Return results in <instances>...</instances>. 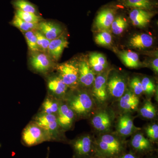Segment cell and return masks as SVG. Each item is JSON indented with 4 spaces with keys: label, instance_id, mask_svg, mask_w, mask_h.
<instances>
[{
    "label": "cell",
    "instance_id": "obj_24",
    "mask_svg": "<svg viewBox=\"0 0 158 158\" xmlns=\"http://www.w3.org/2000/svg\"><path fill=\"white\" fill-rule=\"evenodd\" d=\"M131 144L134 149L138 151H145L151 148V143L149 139L145 138L143 134L138 133L134 135Z\"/></svg>",
    "mask_w": 158,
    "mask_h": 158
},
{
    "label": "cell",
    "instance_id": "obj_35",
    "mask_svg": "<svg viewBox=\"0 0 158 158\" xmlns=\"http://www.w3.org/2000/svg\"><path fill=\"white\" fill-rule=\"evenodd\" d=\"M130 86L131 91L137 96H139L143 93L141 80L138 77H135L131 80Z\"/></svg>",
    "mask_w": 158,
    "mask_h": 158
},
{
    "label": "cell",
    "instance_id": "obj_32",
    "mask_svg": "<svg viewBox=\"0 0 158 158\" xmlns=\"http://www.w3.org/2000/svg\"><path fill=\"white\" fill-rule=\"evenodd\" d=\"M112 40V35L108 31H101L95 37V41L97 44L102 46L111 45Z\"/></svg>",
    "mask_w": 158,
    "mask_h": 158
},
{
    "label": "cell",
    "instance_id": "obj_33",
    "mask_svg": "<svg viewBox=\"0 0 158 158\" xmlns=\"http://www.w3.org/2000/svg\"><path fill=\"white\" fill-rule=\"evenodd\" d=\"M37 39V44L40 51H42L43 52H48L49 45L51 40L46 38L39 31L35 32Z\"/></svg>",
    "mask_w": 158,
    "mask_h": 158
},
{
    "label": "cell",
    "instance_id": "obj_5",
    "mask_svg": "<svg viewBox=\"0 0 158 158\" xmlns=\"http://www.w3.org/2000/svg\"><path fill=\"white\" fill-rule=\"evenodd\" d=\"M58 75L65 85L72 90H75L79 85L78 65L67 62L57 66Z\"/></svg>",
    "mask_w": 158,
    "mask_h": 158
},
{
    "label": "cell",
    "instance_id": "obj_14",
    "mask_svg": "<svg viewBox=\"0 0 158 158\" xmlns=\"http://www.w3.org/2000/svg\"><path fill=\"white\" fill-rule=\"evenodd\" d=\"M38 29L46 38L51 41L63 34L61 26L53 22L41 21L38 23Z\"/></svg>",
    "mask_w": 158,
    "mask_h": 158
},
{
    "label": "cell",
    "instance_id": "obj_10",
    "mask_svg": "<svg viewBox=\"0 0 158 158\" xmlns=\"http://www.w3.org/2000/svg\"><path fill=\"white\" fill-rule=\"evenodd\" d=\"M109 71L103 72L95 77L93 83V94L95 99L100 103L104 102L107 98V83Z\"/></svg>",
    "mask_w": 158,
    "mask_h": 158
},
{
    "label": "cell",
    "instance_id": "obj_36",
    "mask_svg": "<svg viewBox=\"0 0 158 158\" xmlns=\"http://www.w3.org/2000/svg\"><path fill=\"white\" fill-rule=\"evenodd\" d=\"M148 138L152 141H157L158 139V126L156 124L150 125L145 129Z\"/></svg>",
    "mask_w": 158,
    "mask_h": 158
},
{
    "label": "cell",
    "instance_id": "obj_1",
    "mask_svg": "<svg viewBox=\"0 0 158 158\" xmlns=\"http://www.w3.org/2000/svg\"><path fill=\"white\" fill-rule=\"evenodd\" d=\"M77 116L83 117L89 114L94 107V102L89 94L82 90L67 94L65 99Z\"/></svg>",
    "mask_w": 158,
    "mask_h": 158
},
{
    "label": "cell",
    "instance_id": "obj_17",
    "mask_svg": "<svg viewBox=\"0 0 158 158\" xmlns=\"http://www.w3.org/2000/svg\"><path fill=\"white\" fill-rule=\"evenodd\" d=\"M91 123L97 131L105 132L110 130L112 126V119L107 112L102 111L94 115L91 120Z\"/></svg>",
    "mask_w": 158,
    "mask_h": 158
},
{
    "label": "cell",
    "instance_id": "obj_13",
    "mask_svg": "<svg viewBox=\"0 0 158 158\" xmlns=\"http://www.w3.org/2000/svg\"><path fill=\"white\" fill-rule=\"evenodd\" d=\"M78 69L79 84L85 87L92 86L95 80V74L90 68L88 60H81Z\"/></svg>",
    "mask_w": 158,
    "mask_h": 158
},
{
    "label": "cell",
    "instance_id": "obj_26",
    "mask_svg": "<svg viewBox=\"0 0 158 158\" xmlns=\"http://www.w3.org/2000/svg\"><path fill=\"white\" fill-rule=\"evenodd\" d=\"M11 4L15 9L24 12L38 14L37 6L28 0H13Z\"/></svg>",
    "mask_w": 158,
    "mask_h": 158
},
{
    "label": "cell",
    "instance_id": "obj_19",
    "mask_svg": "<svg viewBox=\"0 0 158 158\" xmlns=\"http://www.w3.org/2000/svg\"><path fill=\"white\" fill-rule=\"evenodd\" d=\"M138 129L134 125L133 118L128 114H124L118 119L117 130L120 135L124 137L131 135Z\"/></svg>",
    "mask_w": 158,
    "mask_h": 158
},
{
    "label": "cell",
    "instance_id": "obj_23",
    "mask_svg": "<svg viewBox=\"0 0 158 158\" xmlns=\"http://www.w3.org/2000/svg\"><path fill=\"white\" fill-rule=\"evenodd\" d=\"M119 56L124 65L129 68H137L141 65L139 56L135 52L124 51L120 52Z\"/></svg>",
    "mask_w": 158,
    "mask_h": 158
},
{
    "label": "cell",
    "instance_id": "obj_6",
    "mask_svg": "<svg viewBox=\"0 0 158 158\" xmlns=\"http://www.w3.org/2000/svg\"><path fill=\"white\" fill-rule=\"evenodd\" d=\"M76 115L65 100H62L56 116L59 126L63 131H68L72 127Z\"/></svg>",
    "mask_w": 158,
    "mask_h": 158
},
{
    "label": "cell",
    "instance_id": "obj_31",
    "mask_svg": "<svg viewBox=\"0 0 158 158\" xmlns=\"http://www.w3.org/2000/svg\"><path fill=\"white\" fill-rule=\"evenodd\" d=\"M24 36L29 49L33 52H39L37 44V39L35 32L33 31L25 32Z\"/></svg>",
    "mask_w": 158,
    "mask_h": 158
},
{
    "label": "cell",
    "instance_id": "obj_28",
    "mask_svg": "<svg viewBox=\"0 0 158 158\" xmlns=\"http://www.w3.org/2000/svg\"><path fill=\"white\" fill-rule=\"evenodd\" d=\"M127 22L125 19L121 16H117L112 23L111 30L115 35H120L127 29Z\"/></svg>",
    "mask_w": 158,
    "mask_h": 158
},
{
    "label": "cell",
    "instance_id": "obj_25",
    "mask_svg": "<svg viewBox=\"0 0 158 158\" xmlns=\"http://www.w3.org/2000/svg\"><path fill=\"white\" fill-rule=\"evenodd\" d=\"M123 5L133 9L150 11L153 8L154 3L152 0H124Z\"/></svg>",
    "mask_w": 158,
    "mask_h": 158
},
{
    "label": "cell",
    "instance_id": "obj_27",
    "mask_svg": "<svg viewBox=\"0 0 158 158\" xmlns=\"http://www.w3.org/2000/svg\"><path fill=\"white\" fill-rule=\"evenodd\" d=\"M11 24L19 29L21 31L26 32L38 28V23L27 22L15 15L14 18L11 21Z\"/></svg>",
    "mask_w": 158,
    "mask_h": 158
},
{
    "label": "cell",
    "instance_id": "obj_4",
    "mask_svg": "<svg viewBox=\"0 0 158 158\" xmlns=\"http://www.w3.org/2000/svg\"><path fill=\"white\" fill-rule=\"evenodd\" d=\"M23 144L28 147L35 146L45 141H51L48 133L35 122H30L23 130Z\"/></svg>",
    "mask_w": 158,
    "mask_h": 158
},
{
    "label": "cell",
    "instance_id": "obj_29",
    "mask_svg": "<svg viewBox=\"0 0 158 158\" xmlns=\"http://www.w3.org/2000/svg\"><path fill=\"white\" fill-rule=\"evenodd\" d=\"M140 114L142 117L152 119L156 117V110L151 101H147L140 110Z\"/></svg>",
    "mask_w": 158,
    "mask_h": 158
},
{
    "label": "cell",
    "instance_id": "obj_15",
    "mask_svg": "<svg viewBox=\"0 0 158 158\" xmlns=\"http://www.w3.org/2000/svg\"><path fill=\"white\" fill-rule=\"evenodd\" d=\"M68 44L66 37L62 34L56 39L51 40L48 53L52 59L55 61H58L62 56L64 50L68 47Z\"/></svg>",
    "mask_w": 158,
    "mask_h": 158
},
{
    "label": "cell",
    "instance_id": "obj_37",
    "mask_svg": "<svg viewBox=\"0 0 158 158\" xmlns=\"http://www.w3.org/2000/svg\"><path fill=\"white\" fill-rule=\"evenodd\" d=\"M151 66L153 70L155 72L156 74L158 73V57L155 58L152 61L151 63Z\"/></svg>",
    "mask_w": 158,
    "mask_h": 158
},
{
    "label": "cell",
    "instance_id": "obj_11",
    "mask_svg": "<svg viewBox=\"0 0 158 158\" xmlns=\"http://www.w3.org/2000/svg\"><path fill=\"white\" fill-rule=\"evenodd\" d=\"M115 9L110 8L102 9L97 15L95 20L96 28L100 31H111L112 23L116 17Z\"/></svg>",
    "mask_w": 158,
    "mask_h": 158
},
{
    "label": "cell",
    "instance_id": "obj_8",
    "mask_svg": "<svg viewBox=\"0 0 158 158\" xmlns=\"http://www.w3.org/2000/svg\"><path fill=\"white\" fill-rule=\"evenodd\" d=\"M48 95L64 100L68 94V87L59 75L51 76L47 80Z\"/></svg>",
    "mask_w": 158,
    "mask_h": 158
},
{
    "label": "cell",
    "instance_id": "obj_21",
    "mask_svg": "<svg viewBox=\"0 0 158 158\" xmlns=\"http://www.w3.org/2000/svg\"><path fill=\"white\" fill-rule=\"evenodd\" d=\"M153 38L149 34L141 33L134 35L129 42L130 46L138 49H144L152 46Z\"/></svg>",
    "mask_w": 158,
    "mask_h": 158
},
{
    "label": "cell",
    "instance_id": "obj_30",
    "mask_svg": "<svg viewBox=\"0 0 158 158\" xmlns=\"http://www.w3.org/2000/svg\"><path fill=\"white\" fill-rule=\"evenodd\" d=\"M15 15L21 19L27 22L38 23L42 20V18L38 15L30 12H24L16 9Z\"/></svg>",
    "mask_w": 158,
    "mask_h": 158
},
{
    "label": "cell",
    "instance_id": "obj_40",
    "mask_svg": "<svg viewBox=\"0 0 158 158\" xmlns=\"http://www.w3.org/2000/svg\"><path fill=\"white\" fill-rule=\"evenodd\" d=\"M75 158V157H74V158Z\"/></svg>",
    "mask_w": 158,
    "mask_h": 158
},
{
    "label": "cell",
    "instance_id": "obj_16",
    "mask_svg": "<svg viewBox=\"0 0 158 158\" xmlns=\"http://www.w3.org/2000/svg\"><path fill=\"white\" fill-rule=\"evenodd\" d=\"M153 16V12L142 9H133L130 12V19L133 24L139 28L146 27Z\"/></svg>",
    "mask_w": 158,
    "mask_h": 158
},
{
    "label": "cell",
    "instance_id": "obj_18",
    "mask_svg": "<svg viewBox=\"0 0 158 158\" xmlns=\"http://www.w3.org/2000/svg\"><path fill=\"white\" fill-rule=\"evenodd\" d=\"M139 99L131 90H126L124 94L119 98V106L125 112H132L138 109Z\"/></svg>",
    "mask_w": 158,
    "mask_h": 158
},
{
    "label": "cell",
    "instance_id": "obj_39",
    "mask_svg": "<svg viewBox=\"0 0 158 158\" xmlns=\"http://www.w3.org/2000/svg\"><path fill=\"white\" fill-rule=\"evenodd\" d=\"M47 158H48V157H47Z\"/></svg>",
    "mask_w": 158,
    "mask_h": 158
},
{
    "label": "cell",
    "instance_id": "obj_20",
    "mask_svg": "<svg viewBox=\"0 0 158 158\" xmlns=\"http://www.w3.org/2000/svg\"><path fill=\"white\" fill-rule=\"evenodd\" d=\"M88 61L90 68L95 74L101 73L107 67L106 58L103 54L100 53L90 54Z\"/></svg>",
    "mask_w": 158,
    "mask_h": 158
},
{
    "label": "cell",
    "instance_id": "obj_38",
    "mask_svg": "<svg viewBox=\"0 0 158 158\" xmlns=\"http://www.w3.org/2000/svg\"><path fill=\"white\" fill-rule=\"evenodd\" d=\"M118 158H137V157L134 154L132 153H128L125 154L123 155L120 157Z\"/></svg>",
    "mask_w": 158,
    "mask_h": 158
},
{
    "label": "cell",
    "instance_id": "obj_22",
    "mask_svg": "<svg viewBox=\"0 0 158 158\" xmlns=\"http://www.w3.org/2000/svg\"><path fill=\"white\" fill-rule=\"evenodd\" d=\"M61 101L48 94L41 105L40 113L56 115Z\"/></svg>",
    "mask_w": 158,
    "mask_h": 158
},
{
    "label": "cell",
    "instance_id": "obj_2",
    "mask_svg": "<svg viewBox=\"0 0 158 158\" xmlns=\"http://www.w3.org/2000/svg\"><path fill=\"white\" fill-rule=\"evenodd\" d=\"M97 153L100 157L110 158L118 155L123 149V144L118 138L110 134L102 135L95 143Z\"/></svg>",
    "mask_w": 158,
    "mask_h": 158
},
{
    "label": "cell",
    "instance_id": "obj_7",
    "mask_svg": "<svg viewBox=\"0 0 158 158\" xmlns=\"http://www.w3.org/2000/svg\"><path fill=\"white\" fill-rule=\"evenodd\" d=\"M70 144L75 154V158L88 156L93 148V142L89 135H83L71 141Z\"/></svg>",
    "mask_w": 158,
    "mask_h": 158
},
{
    "label": "cell",
    "instance_id": "obj_12",
    "mask_svg": "<svg viewBox=\"0 0 158 158\" xmlns=\"http://www.w3.org/2000/svg\"><path fill=\"white\" fill-rule=\"evenodd\" d=\"M30 62L32 68L40 73L48 72L52 67L50 57L44 52H34L30 58Z\"/></svg>",
    "mask_w": 158,
    "mask_h": 158
},
{
    "label": "cell",
    "instance_id": "obj_34",
    "mask_svg": "<svg viewBox=\"0 0 158 158\" xmlns=\"http://www.w3.org/2000/svg\"><path fill=\"white\" fill-rule=\"evenodd\" d=\"M144 93L148 95H152L155 92V85L149 78L145 77L141 81Z\"/></svg>",
    "mask_w": 158,
    "mask_h": 158
},
{
    "label": "cell",
    "instance_id": "obj_9",
    "mask_svg": "<svg viewBox=\"0 0 158 158\" xmlns=\"http://www.w3.org/2000/svg\"><path fill=\"white\" fill-rule=\"evenodd\" d=\"M125 79L121 75L117 73L108 76L107 89L111 96L119 98L123 95L126 90Z\"/></svg>",
    "mask_w": 158,
    "mask_h": 158
},
{
    "label": "cell",
    "instance_id": "obj_3",
    "mask_svg": "<svg viewBox=\"0 0 158 158\" xmlns=\"http://www.w3.org/2000/svg\"><path fill=\"white\" fill-rule=\"evenodd\" d=\"M33 121L45 130L49 136L51 141H64V131L59 126L56 115L38 112L34 116Z\"/></svg>",
    "mask_w": 158,
    "mask_h": 158
}]
</instances>
